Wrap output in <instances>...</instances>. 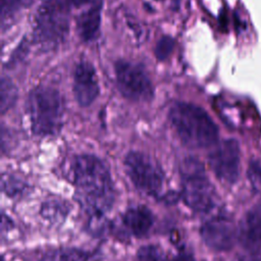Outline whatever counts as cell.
<instances>
[{
  "mask_svg": "<svg viewBox=\"0 0 261 261\" xmlns=\"http://www.w3.org/2000/svg\"><path fill=\"white\" fill-rule=\"evenodd\" d=\"M28 109L32 130L39 136L58 133L63 123L64 103L59 92L51 87H38L29 97Z\"/></svg>",
  "mask_w": 261,
  "mask_h": 261,
  "instance_id": "obj_3",
  "label": "cell"
},
{
  "mask_svg": "<svg viewBox=\"0 0 261 261\" xmlns=\"http://www.w3.org/2000/svg\"><path fill=\"white\" fill-rule=\"evenodd\" d=\"M241 151L233 139L219 143L209 154V163L215 175L222 181L233 184L240 174Z\"/></svg>",
  "mask_w": 261,
  "mask_h": 261,
  "instance_id": "obj_8",
  "label": "cell"
},
{
  "mask_svg": "<svg viewBox=\"0 0 261 261\" xmlns=\"http://www.w3.org/2000/svg\"><path fill=\"white\" fill-rule=\"evenodd\" d=\"M125 170L133 184L145 194L158 197L164 186V172L149 155L130 151L124 158Z\"/></svg>",
  "mask_w": 261,
  "mask_h": 261,
  "instance_id": "obj_6",
  "label": "cell"
},
{
  "mask_svg": "<svg viewBox=\"0 0 261 261\" xmlns=\"http://www.w3.org/2000/svg\"><path fill=\"white\" fill-rule=\"evenodd\" d=\"M172 261H196V260L189 252L180 251L176 254V256L172 259Z\"/></svg>",
  "mask_w": 261,
  "mask_h": 261,
  "instance_id": "obj_21",
  "label": "cell"
},
{
  "mask_svg": "<svg viewBox=\"0 0 261 261\" xmlns=\"http://www.w3.org/2000/svg\"><path fill=\"white\" fill-rule=\"evenodd\" d=\"M248 178L253 190L261 195V160H251L248 167Z\"/></svg>",
  "mask_w": 261,
  "mask_h": 261,
  "instance_id": "obj_18",
  "label": "cell"
},
{
  "mask_svg": "<svg viewBox=\"0 0 261 261\" xmlns=\"http://www.w3.org/2000/svg\"><path fill=\"white\" fill-rule=\"evenodd\" d=\"M101 2L96 1L91 7L79 15L76 20V32L82 41L92 42L98 37L101 24Z\"/></svg>",
  "mask_w": 261,
  "mask_h": 261,
  "instance_id": "obj_13",
  "label": "cell"
},
{
  "mask_svg": "<svg viewBox=\"0 0 261 261\" xmlns=\"http://www.w3.org/2000/svg\"><path fill=\"white\" fill-rule=\"evenodd\" d=\"M169 120L180 141L189 148H208L217 142V125L203 108L195 104L174 103L169 110Z\"/></svg>",
  "mask_w": 261,
  "mask_h": 261,
  "instance_id": "obj_2",
  "label": "cell"
},
{
  "mask_svg": "<svg viewBox=\"0 0 261 261\" xmlns=\"http://www.w3.org/2000/svg\"><path fill=\"white\" fill-rule=\"evenodd\" d=\"M122 223L130 234L137 238H142L147 236L151 230L154 218L152 212L146 206L138 205L128 208L124 212Z\"/></svg>",
  "mask_w": 261,
  "mask_h": 261,
  "instance_id": "obj_12",
  "label": "cell"
},
{
  "mask_svg": "<svg viewBox=\"0 0 261 261\" xmlns=\"http://www.w3.org/2000/svg\"><path fill=\"white\" fill-rule=\"evenodd\" d=\"M174 47V41L169 36H163L155 47V55L159 60H165L169 57Z\"/></svg>",
  "mask_w": 261,
  "mask_h": 261,
  "instance_id": "obj_19",
  "label": "cell"
},
{
  "mask_svg": "<svg viewBox=\"0 0 261 261\" xmlns=\"http://www.w3.org/2000/svg\"><path fill=\"white\" fill-rule=\"evenodd\" d=\"M92 0H66V2L70 5H73L75 7H79V6H83V5H86L88 3H90Z\"/></svg>",
  "mask_w": 261,
  "mask_h": 261,
  "instance_id": "obj_22",
  "label": "cell"
},
{
  "mask_svg": "<svg viewBox=\"0 0 261 261\" xmlns=\"http://www.w3.org/2000/svg\"><path fill=\"white\" fill-rule=\"evenodd\" d=\"M82 253L72 250H56L44 256L42 261H83Z\"/></svg>",
  "mask_w": 261,
  "mask_h": 261,
  "instance_id": "obj_17",
  "label": "cell"
},
{
  "mask_svg": "<svg viewBox=\"0 0 261 261\" xmlns=\"http://www.w3.org/2000/svg\"><path fill=\"white\" fill-rule=\"evenodd\" d=\"M137 261H165V256L160 247L148 245L140 248L137 253Z\"/></svg>",
  "mask_w": 261,
  "mask_h": 261,
  "instance_id": "obj_16",
  "label": "cell"
},
{
  "mask_svg": "<svg viewBox=\"0 0 261 261\" xmlns=\"http://www.w3.org/2000/svg\"><path fill=\"white\" fill-rule=\"evenodd\" d=\"M236 261H261V252L247 251L245 255L240 256Z\"/></svg>",
  "mask_w": 261,
  "mask_h": 261,
  "instance_id": "obj_20",
  "label": "cell"
},
{
  "mask_svg": "<svg viewBox=\"0 0 261 261\" xmlns=\"http://www.w3.org/2000/svg\"><path fill=\"white\" fill-rule=\"evenodd\" d=\"M115 74L120 93L136 102H147L154 97V88L145 69L136 63L118 60Z\"/></svg>",
  "mask_w": 261,
  "mask_h": 261,
  "instance_id": "obj_7",
  "label": "cell"
},
{
  "mask_svg": "<svg viewBox=\"0 0 261 261\" xmlns=\"http://www.w3.org/2000/svg\"><path fill=\"white\" fill-rule=\"evenodd\" d=\"M32 0H1V21L4 25L5 21L11 18L20 8L30 4Z\"/></svg>",
  "mask_w": 261,
  "mask_h": 261,
  "instance_id": "obj_15",
  "label": "cell"
},
{
  "mask_svg": "<svg viewBox=\"0 0 261 261\" xmlns=\"http://www.w3.org/2000/svg\"><path fill=\"white\" fill-rule=\"evenodd\" d=\"M181 197L186 205L197 213L211 210L215 204V191L202 163L193 157L186 158L179 167Z\"/></svg>",
  "mask_w": 261,
  "mask_h": 261,
  "instance_id": "obj_4",
  "label": "cell"
},
{
  "mask_svg": "<svg viewBox=\"0 0 261 261\" xmlns=\"http://www.w3.org/2000/svg\"><path fill=\"white\" fill-rule=\"evenodd\" d=\"M68 3L62 0H45L35 16L36 40L45 47H56L68 36Z\"/></svg>",
  "mask_w": 261,
  "mask_h": 261,
  "instance_id": "obj_5",
  "label": "cell"
},
{
  "mask_svg": "<svg viewBox=\"0 0 261 261\" xmlns=\"http://www.w3.org/2000/svg\"><path fill=\"white\" fill-rule=\"evenodd\" d=\"M0 93H1L0 108H1V112L5 113L14 105L17 99V89L15 85L12 83V81L4 75L1 79Z\"/></svg>",
  "mask_w": 261,
  "mask_h": 261,
  "instance_id": "obj_14",
  "label": "cell"
},
{
  "mask_svg": "<svg viewBox=\"0 0 261 261\" xmlns=\"http://www.w3.org/2000/svg\"><path fill=\"white\" fill-rule=\"evenodd\" d=\"M100 92L99 82L93 64L83 60L77 63L73 74V93L81 106L91 105Z\"/></svg>",
  "mask_w": 261,
  "mask_h": 261,
  "instance_id": "obj_10",
  "label": "cell"
},
{
  "mask_svg": "<svg viewBox=\"0 0 261 261\" xmlns=\"http://www.w3.org/2000/svg\"><path fill=\"white\" fill-rule=\"evenodd\" d=\"M76 198L84 210L94 217L106 214L114 201V189L106 164L94 155H79L71 162Z\"/></svg>",
  "mask_w": 261,
  "mask_h": 261,
  "instance_id": "obj_1",
  "label": "cell"
},
{
  "mask_svg": "<svg viewBox=\"0 0 261 261\" xmlns=\"http://www.w3.org/2000/svg\"><path fill=\"white\" fill-rule=\"evenodd\" d=\"M201 237L209 248L215 251H227L232 248L239 234L231 218L218 214L204 222Z\"/></svg>",
  "mask_w": 261,
  "mask_h": 261,
  "instance_id": "obj_9",
  "label": "cell"
},
{
  "mask_svg": "<svg viewBox=\"0 0 261 261\" xmlns=\"http://www.w3.org/2000/svg\"><path fill=\"white\" fill-rule=\"evenodd\" d=\"M239 240L247 251L261 252V205L247 212L241 222Z\"/></svg>",
  "mask_w": 261,
  "mask_h": 261,
  "instance_id": "obj_11",
  "label": "cell"
}]
</instances>
